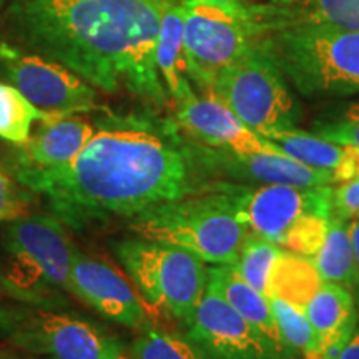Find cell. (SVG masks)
<instances>
[{
	"label": "cell",
	"mask_w": 359,
	"mask_h": 359,
	"mask_svg": "<svg viewBox=\"0 0 359 359\" xmlns=\"http://www.w3.org/2000/svg\"><path fill=\"white\" fill-rule=\"evenodd\" d=\"M13 175L75 230H92L115 217L132 218L198 190L191 154L137 118L110 120L95 130L70 163L13 167Z\"/></svg>",
	"instance_id": "1"
},
{
	"label": "cell",
	"mask_w": 359,
	"mask_h": 359,
	"mask_svg": "<svg viewBox=\"0 0 359 359\" xmlns=\"http://www.w3.org/2000/svg\"><path fill=\"white\" fill-rule=\"evenodd\" d=\"M167 0H17V32L42 57L107 93L163 105L155 52Z\"/></svg>",
	"instance_id": "2"
},
{
	"label": "cell",
	"mask_w": 359,
	"mask_h": 359,
	"mask_svg": "<svg viewBox=\"0 0 359 359\" xmlns=\"http://www.w3.org/2000/svg\"><path fill=\"white\" fill-rule=\"evenodd\" d=\"M75 246L57 217L30 213L8 222L0 240V288L12 302L65 308Z\"/></svg>",
	"instance_id": "3"
},
{
	"label": "cell",
	"mask_w": 359,
	"mask_h": 359,
	"mask_svg": "<svg viewBox=\"0 0 359 359\" xmlns=\"http://www.w3.org/2000/svg\"><path fill=\"white\" fill-rule=\"evenodd\" d=\"M203 190L219 193L250 231L304 257L318 253L333 218L331 187L243 185L217 180L198 188Z\"/></svg>",
	"instance_id": "4"
},
{
	"label": "cell",
	"mask_w": 359,
	"mask_h": 359,
	"mask_svg": "<svg viewBox=\"0 0 359 359\" xmlns=\"http://www.w3.org/2000/svg\"><path fill=\"white\" fill-rule=\"evenodd\" d=\"M259 47L303 95L359 92V30L313 24L273 27Z\"/></svg>",
	"instance_id": "5"
},
{
	"label": "cell",
	"mask_w": 359,
	"mask_h": 359,
	"mask_svg": "<svg viewBox=\"0 0 359 359\" xmlns=\"http://www.w3.org/2000/svg\"><path fill=\"white\" fill-rule=\"evenodd\" d=\"M130 230L147 240L180 246L210 264H233L248 226L212 190L165 201L135 215Z\"/></svg>",
	"instance_id": "6"
},
{
	"label": "cell",
	"mask_w": 359,
	"mask_h": 359,
	"mask_svg": "<svg viewBox=\"0 0 359 359\" xmlns=\"http://www.w3.org/2000/svg\"><path fill=\"white\" fill-rule=\"evenodd\" d=\"M114 251L148 311L185 326L190 323L208 285L203 259L180 246L142 236L116 241Z\"/></svg>",
	"instance_id": "7"
},
{
	"label": "cell",
	"mask_w": 359,
	"mask_h": 359,
	"mask_svg": "<svg viewBox=\"0 0 359 359\" xmlns=\"http://www.w3.org/2000/svg\"><path fill=\"white\" fill-rule=\"evenodd\" d=\"M188 74L203 93L266 34L262 7L182 0Z\"/></svg>",
	"instance_id": "8"
},
{
	"label": "cell",
	"mask_w": 359,
	"mask_h": 359,
	"mask_svg": "<svg viewBox=\"0 0 359 359\" xmlns=\"http://www.w3.org/2000/svg\"><path fill=\"white\" fill-rule=\"evenodd\" d=\"M0 334L20 353L53 359H118L116 336L77 313L25 303L0 304Z\"/></svg>",
	"instance_id": "9"
},
{
	"label": "cell",
	"mask_w": 359,
	"mask_h": 359,
	"mask_svg": "<svg viewBox=\"0 0 359 359\" xmlns=\"http://www.w3.org/2000/svg\"><path fill=\"white\" fill-rule=\"evenodd\" d=\"M205 95L218 98L246 127L264 138L293 128L298 120V105L281 72L259 42L240 60L219 72Z\"/></svg>",
	"instance_id": "10"
},
{
	"label": "cell",
	"mask_w": 359,
	"mask_h": 359,
	"mask_svg": "<svg viewBox=\"0 0 359 359\" xmlns=\"http://www.w3.org/2000/svg\"><path fill=\"white\" fill-rule=\"evenodd\" d=\"M187 336L206 359H296L288 346L240 316L210 281L187 325Z\"/></svg>",
	"instance_id": "11"
},
{
	"label": "cell",
	"mask_w": 359,
	"mask_h": 359,
	"mask_svg": "<svg viewBox=\"0 0 359 359\" xmlns=\"http://www.w3.org/2000/svg\"><path fill=\"white\" fill-rule=\"evenodd\" d=\"M0 60L13 87L45 114L67 116L98 107L95 88L58 62L8 47L0 48Z\"/></svg>",
	"instance_id": "12"
},
{
	"label": "cell",
	"mask_w": 359,
	"mask_h": 359,
	"mask_svg": "<svg viewBox=\"0 0 359 359\" xmlns=\"http://www.w3.org/2000/svg\"><path fill=\"white\" fill-rule=\"evenodd\" d=\"M70 288L74 298L116 325L140 331L151 323V313L127 273L116 268L109 258L75 248Z\"/></svg>",
	"instance_id": "13"
},
{
	"label": "cell",
	"mask_w": 359,
	"mask_h": 359,
	"mask_svg": "<svg viewBox=\"0 0 359 359\" xmlns=\"http://www.w3.org/2000/svg\"><path fill=\"white\" fill-rule=\"evenodd\" d=\"M191 158L195 163H201L210 175H217L218 182L303 188L331 187L338 183L331 172L311 168L288 155L233 154L208 147L203 154Z\"/></svg>",
	"instance_id": "14"
},
{
	"label": "cell",
	"mask_w": 359,
	"mask_h": 359,
	"mask_svg": "<svg viewBox=\"0 0 359 359\" xmlns=\"http://www.w3.org/2000/svg\"><path fill=\"white\" fill-rule=\"evenodd\" d=\"M180 127L205 147L233 154L286 155L280 147L251 130L213 95H193L177 103Z\"/></svg>",
	"instance_id": "15"
},
{
	"label": "cell",
	"mask_w": 359,
	"mask_h": 359,
	"mask_svg": "<svg viewBox=\"0 0 359 359\" xmlns=\"http://www.w3.org/2000/svg\"><path fill=\"white\" fill-rule=\"evenodd\" d=\"M95 127L79 116H50L42 120L17 156L15 167L53 168L70 163L83 150Z\"/></svg>",
	"instance_id": "16"
},
{
	"label": "cell",
	"mask_w": 359,
	"mask_h": 359,
	"mask_svg": "<svg viewBox=\"0 0 359 359\" xmlns=\"http://www.w3.org/2000/svg\"><path fill=\"white\" fill-rule=\"evenodd\" d=\"M304 313L320 339L323 359L338 358L358 330L351 291L344 286L325 283L304 306Z\"/></svg>",
	"instance_id": "17"
},
{
	"label": "cell",
	"mask_w": 359,
	"mask_h": 359,
	"mask_svg": "<svg viewBox=\"0 0 359 359\" xmlns=\"http://www.w3.org/2000/svg\"><path fill=\"white\" fill-rule=\"evenodd\" d=\"M291 158L308 167L331 172L336 182L359 178V150L353 147L330 142L316 133H308L296 127L275 132L268 137Z\"/></svg>",
	"instance_id": "18"
},
{
	"label": "cell",
	"mask_w": 359,
	"mask_h": 359,
	"mask_svg": "<svg viewBox=\"0 0 359 359\" xmlns=\"http://www.w3.org/2000/svg\"><path fill=\"white\" fill-rule=\"evenodd\" d=\"M156 69L167 93L175 103H180L195 95L188 60L185 52V35H183V4L182 0H167L161 13V24L155 52Z\"/></svg>",
	"instance_id": "19"
},
{
	"label": "cell",
	"mask_w": 359,
	"mask_h": 359,
	"mask_svg": "<svg viewBox=\"0 0 359 359\" xmlns=\"http://www.w3.org/2000/svg\"><path fill=\"white\" fill-rule=\"evenodd\" d=\"M263 17L268 30L290 24L359 30V0H269Z\"/></svg>",
	"instance_id": "20"
},
{
	"label": "cell",
	"mask_w": 359,
	"mask_h": 359,
	"mask_svg": "<svg viewBox=\"0 0 359 359\" xmlns=\"http://www.w3.org/2000/svg\"><path fill=\"white\" fill-rule=\"evenodd\" d=\"M208 281L240 316L257 326L268 338L286 346L278 330L269 298L250 286L236 271L235 264H213L208 268Z\"/></svg>",
	"instance_id": "21"
},
{
	"label": "cell",
	"mask_w": 359,
	"mask_h": 359,
	"mask_svg": "<svg viewBox=\"0 0 359 359\" xmlns=\"http://www.w3.org/2000/svg\"><path fill=\"white\" fill-rule=\"evenodd\" d=\"M323 285L325 281L314 264L313 257L281 250L269 278L268 298L285 299L304 309Z\"/></svg>",
	"instance_id": "22"
},
{
	"label": "cell",
	"mask_w": 359,
	"mask_h": 359,
	"mask_svg": "<svg viewBox=\"0 0 359 359\" xmlns=\"http://www.w3.org/2000/svg\"><path fill=\"white\" fill-rule=\"evenodd\" d=\"M313 259L323 281L353 290L359 281V266L348 219L333 215L325 241Z\"/></svg>",
	"instance_id": "23"
},
{
	"label": "cell",
	"mask_w": 359,
	"mask_h": 359,
	"mask_svg": "<svg viewBox=\"0 0 359 359\" xmlns=\"http://www.w3.org/2000/svg\"><path fill=\"white\" fill-rule=\"evenodd\" d=\"M132 359H206L188 336L154 325L143 326L130 346Z\"/></svg>",
	"instance_id": "24"
},
{
	"label": "cell",
	"mask_w": 359,
	"mask_h": 359,
	"mask_svg": "<svg viewBox=\"0 0 359 359\" xmlns=\"http://www.w3.org/2000/svg\"><path fill=\"white\" fill-rule=\"evenodd\" d=\"M50 116L37 109L19 88L0 83V138L20 147L25 145L34 122Z\"/></svg>",
	"instance_id": "25"
},
{
	"label": "cell",
	"mask_w": 359,
	"mask_h": 359,
	"mask_svg": "<svg viewBox=\"0 0 359 359\" xmlns=\"http://www.w3.org/2000/svg\"><path fill=\"white\" fill-rule=\"evenodd\" d=\"M269 303L276 318L281 339L294 353V356L303 359H323L320 339L304 309L280 298H269Z\"/></svg>",
	"instance_id": "26"
},
{
	"label": "cell",
	"mask_w": 359,
	"mask_h": 359,
	"mask_svg": "<svg viewBox=\"0 0 359 359\" xmlns=\"http://www.w3.org/2000/svg\"><path fill=\"white\" fill-rule=\"evenodd\" d=\"M281 250L283 248L273 241L250 231L243 240V245H241L238 259L233 264L250 286H253L262 294L268 296L269 278H271L273 266H275Z\"/></svg>",
	"instance_id": "27"
},
{
	"label": "cell",
	"mask_w": 359,
	"mask_h": 359,
	"mask_svg": "<svg viewBox=\"0 0 359 359\" xmlns=\"http://www.w3.org/2000/svg\"><path fill=\"white\" fill-rule=\"evenodd\" d=\"M35 198L37 195L32 190L0 170V222H13L30 215Z\"/></svg>",
	"instance_id": "28"
},
{
	"label": "cell",
	"mask_w": 359,
	"mask_h": 359,
	"mask_svg": "<svg viewBox=\"0 0 359 359\" xmlns=\"http://www.w3.org/2000/svg\"><path fill=\"white\" fill-rule=\"evenodd\" d=\"M314 132L326 140L359 150V103L353 105L343 115V118L336 120V122L316 125Z\"/></svg>",
	"instance_id": "29"
},
{
	"label": "cell",
	"mask_w": 359,
	"mask_h": 359,
	"mask_svg": "<svg viewBox=\"0 0 359 359\" xmlns=\"http://www.w3.org/2000/svg\"><path fill=\"white\" fill-rule=\"evenodd\" d=\"M333 215L348 222L359 219V178L333 188Z\"/></svg>",
	"instance_id": "30"
},
{
	"label": "cell",
	"mask_w": 359,
	"mask_h": 359,
	"mask_svg": "<svg viewBox=\"0 0 359 359\" xmlns=\"http://www.w3.org/2000/svg\"><path fill=\"white\" fill-rule=\"evenodd\" d=\"M336 359H359V330L354 331L351 339L348 341V344Z\"/></svg>",
	"instance_id": "31"
},
{
	"label": "cell",
	"mask_w": 359,
	"mask_h": 359,
	"mask_svg": "<svg viewBox=\"0 0 359 359\" xmlns=\"http://www.w3.org/2000/svg\"><path fill=\"white\" fill-rule=\"evenodd\" d=\"M349 230H351L354 253H356V262L359 266V219H353V222H349Z\"/></svg>",
	"instance_id": "32"
},
{
	"label": "cell",
	"mask_w": 359,
	"mask_h": 359,
	"mask_svg": "<svg viewBox=\"0 0 359 359\" xmlns=\"http://www.w3.org/2000/svg\"><path fill=\"white\" fill-rule=\"evenodd\" d=\"M0 359H27V358L22 356L19 349L12 346H4L0 348Z\"/></svg>",
	"instance_id": "33"
},
{
	"label": "cell",
	"mask_w": 359,
	"mask_h": 359,
	"mask_svg": "<svg viewBox=\"0 0 359 359\" xmlns=\"http://www.w3.org/2000/svg\"><path fill=\"white\" fill-rule=\"evenodd\" d=\"M351 293H353V299H354V306H356V314H358V330H359V281L356 283V285L353 286Z\"/></svg>",
	"instance_id": "34"
},
{
	"label": "cell",
	"mask_w": 359,
	"mask_h": 359,
	"mask_svg": "<svg viewBox=\"0 0 359 359\" xmlns=\"http://www.w3.org/2000/svg\"><path fill=\"white\" fill-rule=\"evenodd\" d=\"M206 2L230 4V6H248V2H246V0H206Z\"/></svg>",
	"instance_id": "35"
},
{
	"label": "cell",
	"mask_w": 359,
	"mask_h": 359,
	"mask_svg": "<svg viewBox=\"0 0 359 359\" xmlns=\"http://www.w3.org/2000/svg\"><path fill=\"white\" fill-rule=\"evenodd\" d=\"M118 359H132V356H130V353H123Z\"/></svg>",
	"instance_id": "36"
},
{
	"label": "cell",
	"mask_w": 359,
	"mask_h": 359,
	"mask_svg": "<svg viewBox=\"0 0 359 359\" xmlns=\"http://www.w3.org/2000/svg\"><path fill=\"white\" fill-rule=\"evenodd\" d=\"M4 2H6V0H0V8H2V6H4Z\"/></svg>",
	"instance_id": "37"
},
{
	"label": "cell",
	"mask_w": 359,
	"mask_h": 359,
	"mask_svg": "<svg viewBox=\"0 0 359 359\" xmlns=\"http://www.w3.org/2000/svg\"><path fill=\"white\" fill-rule=\"evenodd\" d=\"M39 359H53V358H43V356H39Z\"/></svg>",
	"instance_id": "38"
}]
</instances>
